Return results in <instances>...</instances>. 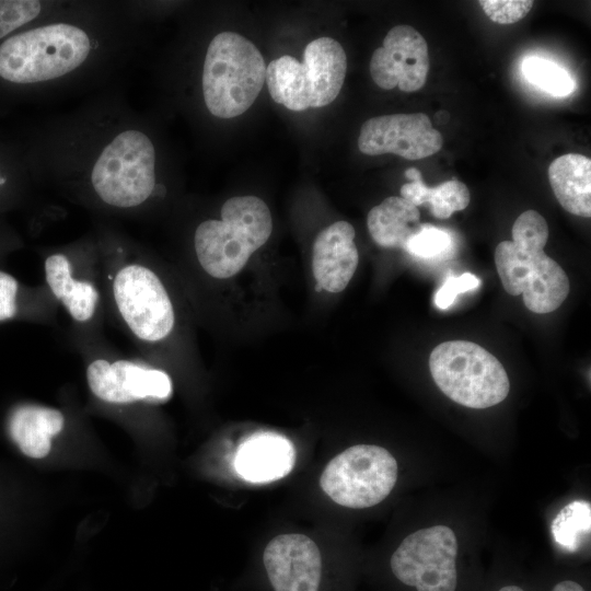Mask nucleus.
<instances>
[{
  "mask_svg": "<svg viewBox=\"0 0 591 591\" xmlns=\"http://www.w3.org/2000/svg\"><path fill=\"white\" fill-rule=\"evenodd\" d=\"M397 479V462L384 448L352 445L325 466L320 485L337 505L362 509L383 501Z\"/></svg>",
  "mask_w": 591,
  "mask_h": 591,
  "instance_id": "6e6552de",
  "label": "nucleus"
},
{
  "mask_svg": "<svg viewBox=\"0 0 591 591\" xmlns=\"http://www.w3.org/2000/svg\"><path fill=\"white\" fill-rule=\"evenodd\" d=\"M405 177L409 182L401 187V197L416 207L429 204L432 216L438 219H448L453 212L465 209L470 204V190L457 179L428 187L421 178L420 171L416 167L407 169Z\"/></svg>",
  "mask_w": 591,
  "mask_h": 591,
  "instance_id": "aec40b11",
  "label": "nucleus"
},
{
  "mask_svg": "<svg viewBox=\"0 0 591 591\" xmlns=\"http://www.w3.org/2000/svg\"><path fill=\"white\" fill-rule=\"evenodd\" d=\"M498 591H524V590L518 586H505Z\"/></svg>",
  "mask_w": 591,
  "mask_h": 591,
  "instance_id": "7c9ffc66",
  "label": "nucleus"
},
{
  "mask_svg": "<svg viewBox=\"0 0 591 591\" xmlns=\"http://www.w3.org/2000/svg\"><path fill=\"white\" fill-rule=\"evenodd\" d=\"M296 463L292 442L276 432H257L236 449L234 468L250 483H269L287 476Z\"/></svg>",
  "mask_w": 591,
  "mask_h": 591,
  "instance_id": "dca6fc26",
  "label": "nucleus"
},
{
  "mask_svg": "<svg viewBox=\"0 0 591 591\" xmlns=\"http://www.w3.org/2000/svg\"><path fill=\"white\" fill-rule=\"evenodd\" d=\"M442 146V135L424 113L369 118L362 124L358 137V148L367 155L393 153L407 160L433 155Z\"/></svg>",
  "mask_w": 591,
  "mask_h": 591,
  "instance_id": "9b49d317",
  "label": "nucleus"
},
{
  "mask_svg": "<svg viewBox=\"0 0 591 591\" xmlns=\"http://www.w3.org/2000/svg\"><path fill=\"white\" fill-rule=\"evenodd\" d=\"M347 71V56L334 38L320 37L304 48L302 62L289 55L269 62L266 83L271 99L301 112L331 104L339 94Z\"/></svg>",
  "mask_w": 591,
  "mask_h": 591,
  "instance_id": "20e7f679",
  "label": "nucleus"
},
{
  "mask_svg": "<svg viewBox=\"0 0 591 591\" xmlns=\"http://www.w3.org/2000/svg\"><path fill=\"white\" fill-rule=\"evenodd\" d=\"M479 285V278L471 273H464L456 277L450 276L437 291L434 303L439 309L447 310L460 293L476 289Z\"/></svg>",
  "mask_w": 591,
  "mask_h": 591,
  "instance_id": "bb28decb",
  "label": "nucleus"
},
{
  "mask_svg": "<svg viewBox=\"0 0 591 591\" xmlns=\"http://www.w3.org/2000/svg\"><path fill=\"white\" fill-rule=\"evenodd\" d=\"M429 369L441 392L468 408L495 406L510 390L500 361L472 341L449 340L438 345L430 354Z\"/></svg>",
  "mask_w": 591,
  "mask_h": 591,
  "instance_id": "423d86ee",
  "label": "nucleus"
},
{
  "mask_svg": "<svg viewBox=\"0 0 591 591\" xmlns=\"http://www.w3.org/2000/svg\"><path fill=\"white\" fill-rule=\"evenodd\" d=\"M273 231L268 206L256 196H236L221 208V220H206L195 232L200 266L211 277L227 279L241 271Z\"/></svg>",
  "mask_w": 591,
  "mask_h": 591,
  "instance_id": "f03ea898",
  "label": "nucleus"
},
{
  "mask_svg": "<svg viewBox=\"0 0 591 591\" xmlns=\"http://www.w3.org/2000/svg\"><path fill=\"white\" fill-rule=\"evenodd\" d=\"M522 70L531 83L553 96H567L573 90L575 83L570 74L551 60L528 57L523 61Z\"/></svg>",
  "mask_w": 591,
  "mask_h": 591,
  "instance_id": "4be33fe9",
  "label": "nucleus"
},
{
  "mask_svg": "<svg viewBox=\"0 0 591 591\" xmlns=\"http://www.w3.org/2000/svg\"><path fill=\"white\" fill-rule=\"evenodd\" d=\"M548 179L560 206L571 215L591 216V160L567 153L551 162Z\"/></svg>",
  "mask_w": 591,
  "mask_h": 591,
  "instance_id": "f3484780",
  "label": "nucleus"
},
{
  "mask_svg": "<svg viewBox=\"0 0 591 591\" xmlns=\"http://www.w3.org/2000/svg\"><path fill=\"white\" fill-rule=\"evenodd\" d=\"M551 591H586L581 584L572 580L558 582Z\"/></svg>",
  "mask_w": 591,
  "mask_h": 591,
  "instance_id": "c756f323",
  "label": "nucleus"
},
{
  "mask_svg": "<svg viewBox=\"0 0 591 591\" xmlns=\"http://www.w3.org/2000/svg\"><path fill=\"white\" fill-rule=\"evenodd\" d=\"M154 163L151 140L138 130H126L100 154L92 170V185L101 199L111 206H138L154 189Z\"/></svg>",
  "mask_w": 591,
  "mask_h": 591,
  "instance_id": "0eeeda50",
  "label": "nucleus"
},
{
  "mask_svg": "<svg viewBox=\"0 0 591 591\" xmlns=\"http://www.w3.org/2000/svg\"><path fill=\"white\" fill-rule=\"evenodd\" d=\"M479 4L493 22L512 24L523 19L534 2L528 0H482Z\"/></svg>",
  "mask_w": 591,
  "mask_h": 591,
  "instance_id": "a878e982",
  "label": "nucleus"
},
{
  "mask_svg": "<svg viewBox=\"0 0 591 591\" xmlns=\"http://www.w3.org/2000/svg\"><path fill=\"white\" fill-rule=\"evenodd\" d=\"M263 563L275 591H318L321 553L304 534H280L269 541Z\"/></svg>",
  "mask_w": 591,
  "mask_h": 591,
  "instance_id": "4468645a",
  "label": "nucleus"
},
{
  "mask_svg": "<svg viewBox=\"0 0 591 591\" xmlns=\"http://www.w3.org/2000/svg\"><path fill=\"white\" fill-rule=\"evenodd\" d=\"M265 60L258 48L234 32L210 42L204 62L202 93L208 111L219 118L245 113L266 82Z\"/></svg>",
  "mask_w": 591,
  "mask_h": 591,
  "instance_id": "7ed1b4c3",
  "label": "nucleus"
},
{
  "mask_svg": "<svg viewBox=\"0 0 591 591\" xmlns=\"http://www.w3.org/2000/svg\"><path fill=\"white\" fill-rule=\"evenodd\" d=\"M63 415L54 408L22 405L9 418V433L23 454L32 459L45 457L51 448V438L63 427Z\"/></svg>",
  "mask_w": 591,
  "mask_h": 591,
  "instance_id": "a211bd4d",
  "label": "nucleus"
},
{
  "mask_svg": "<svg viewBox=\"0 0 591 591\" xmlns=\"http://www.w3.org/2000/svg\"><path fill=\"white\" fill-rule=\"evenodd\" d=\"M419 218L415 205L403 197L391 196L369 211L367 227L379 246L405 251L408 241L421 225Z\"/></svg>",
  "mask_w": 591,
  "mask_h": 591,
  "instance_id": "6ab92c4d",
  "label": "nucleus"
},
{
  "mask_svg": "<svg viewBox=\"0 0 591 591\" xmlns=\"http://www.w3.org/2000/svg\"><path fill=\"white\" fill-rule=\"evenodd\" d=\"M91 45L86 33L57 23L16 34L0 45V77L14 83L59 78L78 68Z\"/></svg>",
  "mask_w": 591,
  "mask_h": 591,
  "instance_id": "39448f33",
  "label": "nucleus"
},
{
  "mask_svg": "<svg viewBox=\"0 0 591 591\" xmlns=\"http://www.w3.org/2000/svg\"><path fill=\"white\" fill-rule=\"evenodd\" d=\"M18 282L15 278L0 271V321L12 318L16 313L15 296Z\"/></svg>",
  "mask_w": 591,
  "mask_h": 591,
  "instance_id": "c85d7f7f",
  "label": "nucleus"
},
{
  "mask_svg": "<svg viewBox=\"0 0 591 591\" xmlns=\"http://www.w3.org/2000/svg\"><path fill=\"white\" fill-rule=\"evenodd\" d=\"M39 11V1L0 0V38L34 20Z\"/></svg>",
  "mask_w": 591,
  "mask_h": 591,
  "instance_id": "b1692460",
  "label": "nucleus"
},
{
  "mask_svg": "<svg viewBox=\"0 0 591 591\" xmlns=\"http://www.w3.org/2000/svg\"><path fill=\"white\" fill-rule=\"evenodd\" d=\"M512 240L500 242L495 264L505 290L522 294L525 306L534 313L555 311L569 293L564 269L544 252L548 225L535 210L522 212L512 225Z\"/></svg>",
  "mask_w": 591,
  "mask_h": 591,
  "instance_id": "f257e3e1",
  "label": "nucleus"
},
{
  "mask_svg": "<svg viewBox=\"0 0 591 591\" xmlns=\"http://www.w3.org/2000/svg\"><path fill=\"white\" fill-rule=\"evenodd\" d=\"M3 182H4V179H1V178H0V184L3 183Z\"/></svg>",
  "mask_w": 591,
  "mask_h": 591,
  "instance_id": "2f4dec72",
  "label": "nucleus"
},
{
  "mask_svg": "<svg viewBox=\"0 0 591 591\" xmlns=\"http://www.w3.org/2000/svg\"><path fill=\"white\" fill-rule=\"evenodd\" d=\"M451 245V237L445 230L431 224H421L410 237L405 252L413 256L429 259L444 254Z\"/></svg>",
  "mask_w": 591,
  "mask_h": 591,
  "instance_id": "5701e85b",
  "label": "nucleus"
},
{
  "mask_svg": "<svg viewBox=\"0 0 591 591\" xmlns=\"http://www.w3.org/2000/svg\"><path fill=\"white\" fill-rule=\"evenodd\" d=\"M354 227L347 221L334 222L317 234L313 244L312 270L322 290L337 293L351 280L359 262Z\"/></svg>",
  "mask_w": 591,
  "mask_h": 591,
  "instance_id": "2eb2a0df",
  "label": "nucleus"
},
{
  "mask_svg": "<svg viewBox=\"0 0 591 591\" xmlns=\"http://www.w3.org/2000/svg\"><path fill=\"white\" fill-rule=\"evenodd\" d=\"M555 542L563 548L575 552L591 531V505L586 500H573L566 505L551 525Z\"/></svg>",
  "mask_w": 591,
  "mask_h": 591,
  "instance_id": "412c9836",
  "label": "nucleus"
},
{
  "mask_svg": "<svg viewBox=\"0 0 591 591\" xmlns=\"http://www.w3.org/2000/svg\"><path fill=\"white\" fill-rule=\"evenodd\" d=\"M113 294L123 320L139 339L154 343L172 332L173 305L151 269L138 264L123 267L114 279Z\"/></svg>",
  "mask_w": 591,
  "mask_h": 591,
  "instance_id": "9d476101",
  "label": "nucleus"
},
{
  "mask_svg": "<svg viewBox=\"0 0 591 591\" xmlns=\"http://www.w3.org/2000/svg\"><path fill=\"white\" fill-rule=\"evenodd\" d=\"M369 68L372 80L381 89L418 91L429 72L427 42L416 28L396 25L372 54Z\"/></svg>",
  "mask_w": 591,
  "mask_h": 591,
  "instance_id": "f8f14e48",
  "label": "nucleus"
},
{
  "mask_svg": "<svg viewBox=\"0 0 591 591\" xmlns=\"http://www.w3.org/2000/svg\"><path fill=\"white\" fill-rule=\"evenodd\" d=\"M86 380L96 397L114 404L166 399L172 393L171 379L164 371L144 369L127 360L109 363L96 359L86 369Z\"/></svg>",
  "mask_w": 591,
  "mask_h": 591,
  "instance_id": "ddd939ff",
  "label": "nucleus"
},
{
  "mask_svg": "<svg viewBox=\"0 0 591 591\" xmlns=\"http://www.w3.org/2000/svg\"><path fill=\"white\" fill-rule=\"evenodd\" d=\"M99 292L89 281L77 280L73 289L61 300L72 318L89 321L95 311Z\"/></svg>",
  "mask_w": 591,
  "mask_h": 591,
  "instance_id": "393cba45",
  "label": "nucleus"
},
{
  "mask_svg": "<svg viewBox=\"0 0 591 591\" xmlns=\"http://www.w3.org/2000/svg\"><path fill=\"white\" fill-rule=\"evenodd\" d=\"M46 281L53 294L59 300L63 287L72 279L68 258L62 254H54L45 260Z\"/></svg>",
  "mask_w": 591,
  "mask_h": 591,
  "instance_id": "cd10ccee",
  "label": "nucleus"
},
{
  "mask_svg": "<svg viewBox=\"0 0 591 591\" xmlns=\"http://www.w3.org/2000/svg\"><path fill=\"white\" fill-rule=\"evenodd\" d=\"M457 541L447 525H433L406 536L391 557V569L417 591H455Z\"/></svg>",
  "mask_w": 591,
  "mask_h": 591,
  "instance_id": "1a4fd4ad",
  "label": "nucleus"
}]
</instances>
